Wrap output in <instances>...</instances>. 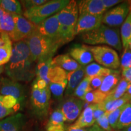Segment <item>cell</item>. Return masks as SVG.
Masks as SVG:
<instances>
[{"mask_svg": "<svg viewBox=\"0 0 131 131\" xmlns=\"http://www.w3.org/2000/svg\"><path fill=\"white\" fill-rule=\"evenodd\" d=\"M35 61L25 40L15 42L10 60L4 71L10 79L17 82H29L36 75Z\"/></svg>", "mask_w": 131, "mask_h": 131, "instance_id": "obj_1", "label": "cell"}, {"mask_svg": "<svg viewBox=\"0 0 131 131\" xmlns=\"http://www.w3.org/2000/svg\"><path fill=\"white\" fill-rule=\"evenodd\" d=\"M25 41L28 45L34 60L38 63L53 58L61 45L48 37L42 35L36 30Z\"/></svg>", "mask_w": 131, "mask_h": 131, "instance_id": "obj_2", "label": "cell"}, {"mask_svg": "<svg viewBox=\"0 0 131 131\" xmlns=\"http://www.w3.org/2000/svg\"><path fill=\"white\" fill-rule=\"evenodd\" d=\"M81 38L83 42L92 46L106 45L118 51L123 49L118 30L103 24L96 29L81 34Z\"/></svg>", "mask_w": 131, "mask_h": 131, "instance_id": "obj_3", "label": "cell"}, {"mask_svg": "<svg viewBox=\"0 0 131 131\" xmlns=\"http://www.w3.org/2000/svg\"><path fill=\"white\" fill-rule=\"evenodd\" d=\"M60 34L63 45L72 40L74 30L79 16L77 1H69L66 6L57 14Z\"/></svg>", "mask_w": 131, "mask_h": 131, "instance_id": "obj_4", "label": "cell"}, {"mask_svg": "<svg viewBox=\"0 0 131 131\" xmlns=\"http://www.w3.org/2000/svg\"><path fill=\"white\" fill-rule=\"evenodd\" d=\"M69 3L68 0L48 1L45 4L24 11L23 15L37 26L45 19L57 14Z\"/></svg>", "mask_w": 131, "mask_h": 131, "instance_id": "obj_5", "label": "cell"}, {"mask_svg": "<svg viewBox=\"0 0 131 131\" xmlns=\"http://www.w3.org/2000/svg\"><path fill=\"white\" fill-rule=\"evenodd\" d=\"M51 93L49 86L40 89L33 83L30 94V105L34 115L37 118L42 119L48 115L50 106Z\"/></svg>", "mask_w": 131, "mask_h": 131, "instance_id": "obj_6", "label": "cell"}, {"mask_svg": "<svg viewBox=\"0 0 131 131\" xmlns=\"http://www.w3.org/2000/svg\"><path fill=\"white\" fill-rule=\"evenodd\" d=\"M85 46L92 54L94 60L98 64L111 69H117L120 66V60L117 52L107 46Z\"/></svg>", "mask_w": 131, "mask_h": 131, "instance_id": "obj_7", "label": "cell"}, {"mask_svg": "<svg viewBox=\"0 0 131 131\" xmlns=\"http://www.w3.org/2000/svg\"><path fill=\"white\" fill-rule=\"evenodd\" d=\"M130 9L129 1H123L103 15L102 24L111 27L122 25L128 15Z\"/></svg>", "mask_w": 131, "mask_h": 131, "instance_id": "obj_8", "label": "cell"}, {"mask_svg": "<svg viewBox=\"0 0 131 131\" xmlns=\"http://www.w3.org/2000/svg\"><path fill=\"white\" fill-rule=\"evenodd\" d=\"M15 23L14 34L11 37L13 41L19 42L25 40L37 30V26L25 17L19 15H13Z\"/></svg>", "mask_w": 131, "mask_h": 131, "instance_id": "obj_9", "label": "cell"}, {"mask_svg": "<svg viewBox=\"0 0 131 131\" xmlns=\"http://www.w3.org/2000/svg\"><path fill=\"white\" fill-rule=\"evenodd\" d=\"M0 94L14 96L19 104L23 103L26 98L24 87L19 82L6 77L0 78Z\"/></svg>", "mask_w": 131, "mask_h": 131, "instance_id": "obj_10", "label": "cell"}, {"mask_svg": "<svg viewBox=\"0 0 131 131\" xmlns=\"http://www.w3.org/2000/svg\"><path fill=\"white\" fill-rule=\"evenodd\" d=\"M37 31L42 35L58 42L61 46L63 45L57 14L45 19L37 25Z\"/></svg>", "mask_w": 131, "mask_h": 131, "instance_id": "obj_11", "label": "cell"}, {"mask_svg": "<svg viewBox=\"0 0 131 131\" xmlns=\"http://www.w3.org/2000/svg\"><path fill=\"white\" fill-rule=\"evenodd\" d=\"M84 106V101L73 96H68L61 103L60 110L63 112L66 122L72 123L80 115Z\"/></svg>", "mask_w": 131, "mask_h": 131, "instance_id": "obj_12", "label": "cell"}, {"mask_svg": "<svg viewBox=\"0 0 131 131\" xmlns=\"http://www.w3.org/2000/svg\"><path fill=\"white\" fill-rule=\"evenodd\" d=\"M103 15H80L74 30V36L90 32L102 24Z\"/></svg>", "mask_w": 131, "mask_h": 131, "instance_id": "obj_13", "label": "cell"}, {"mask_svg": "<svg viewBox=\"0 0 131 131\" xmlns=\"http://www.w3.org/2000/svg\"><path fill=\"white\" fill-rule=\"evenodd\" d=\"M25 117L21 113L12 115L0 120V131H23Z\"/></svg>", "mask_w": 131, "mask_h": 131, "instance_id": "obj_14", "label": "cell"}, {"mask_svg": "<svg viewBox=\"0 0 131 131\" xmlns=\"http://www.w3.org/2000/svg\"><path fill=\"white\" fill-rule=\"evenodd\" d=\"M80 15L88 14L93 15H103L106 10L101 0H82L77 1Z\"/></svg>", "mask_w": 131, "mask_h": 131, "instance_id": "obj_15", "label": "cell"}, {"mask_svg": "<svg viewBox=\"0 0 131 131\" xmlns=\"http://www.w3.org/2000/svg\"><path fill=\"white\" fill-rule=\"evenodd\" d=\"M69 55L81 66H86L92 63L94 57L85 45H75L69 50Z\"/></svg>", "mask_w": 131, "mask_h": 131, "instance_id": "obj_16", "label": "cell"}, {"mask_svg": "<svg viewBox=\"0 0 131 131\" xmlns=\"http://www.w3.org/2000/svg\"><path fill=\"white\" fill-rule=\"evenodd\" d=\"M85 67L86 66H81L77 70L67 72L68 84L65 90L66 96H72L76 88L84 78Z\"/></svg>", "mask_w": 131, "mask_h": 131, "instance_id": "obj_17", "label": "cell"}, {"mask_svg": "<svg viewBox=\"0 0 131 131\" xmlns=\"http://www.w3.org/2000/svg\"><path fill=\"white\" fill-rule=\"evenodd\" d=\"M97 104H89L82 111L77 119L72 126L80 128H89L95 124L94 111Z\"/></svg>", "mask_w": 131, "mask_h": 131, "instance_id": "obj_18", "label": "cell"}, {"mask_svg": "<svg viewBox=\"0 0 131 131\" xmlns=\"http://www.w3.org/2000/svg\"><path fill=\"white\" fill-rule=\"evenodd\" d=\"M52 63L61 68L66 72L77 70L81 66L70 56L69 54H61L52 58Z\"/></svg>", "mask_w": 131, "mask_h": 131, "instance_id": "obj_19", "label": "cell"}, {"mask_svg": "<svg viewBox=\"0 0 131 131\" xmlns=\"http://www.w3.org/2000/svg\"><path fill=\"white\" fill-rule=\"evenodd\" d=\"M115 70L108 69L95 63H92L85 67V77L91 78L96 77H105L114 72Z\"/></svg>", "mask_w": 131, "mask_h": 131, "instance_id": "obj_20", "label": "cell"}, {"mask_svg": "<svg viewBox=\"0 0 131 131\" xmlns=\"http://www.w3.org/2000/svg\"><path fill=\"white\" fill-rule=\"evenodd\" d=\"M122 78L119 73L115 71L104 78L100 88L98 90L107 95L117 86Z\"/></svg>", "mask_w": 131, "mask_h": 131, "instance_id": "obj_21", "label": "cell"}, {"mask_svg": "<svg viewBox=\"0 0 131 131\" xmlns=\"http://www.w3.org/2000/svg\"><path fill=\"white\" fill-rule=\"evenodd\" d=\"M130 99V96L126 94L123 96L118 99L109 101H103L100 104H98V106L104 112H111L127 104Z\"/></svg>", "mask_w": 131, "mask_h": 131, "instance_id": "obj_22", "label": "cell"}, {"mask_svg": "<svg viewBox=\"0 0 131 131\" xmlns=\"http://www.w3.org/2000/svg\"><path fill=\"white\" fill-rule=\"evenodd\" d=\"M129 2L130 4V11L121 27V41L123 48L128 46L131 40V2Z\"/></svg>", "mask_w": 131, "mask_h": 131, "instance_id": "obj_23", "label": "cell"}, {"mask_svg": "<svg viewBox=\"0 0 131 131\" xmlns=\"http://www.w3.org/2000/svg\"><path fill=\"white\" fill-rule=\"evenodd\" d=\"M129 84L126 80L122 78L117 86L107 94L104 101H109L122 98L126 94Z\"/></svg>", "mask_w": 131, "mask_h": 131, "instance_id": "obj_24", "label": "cell"}, {"mask_svg": "<svg viewBox=\"0 0 131 131\" xmlns=\"http://www.w3.org/2000/svg\"><path fill=\"white\" fill-rule=\"evenodd\" d=\"M52 58L45 61H41L38 63L36 66V76L37 78L45 80L47 84L49 85V75L50 70L52 67Z\"/></svg>", "mask_w": 131, "mask_h": 131, "instance_id": "obj_25", "label": "cell"}, {"mask_svg": "<svg viewBox=\"0 0 131 131\" xmlns=\"http://www.w3.org/2000/svg\"><path fill=\"white\" fill-rule=\"evenodd\" d=\"M131 126V104L127 103L118 121L116 130H121Z\"/></svg>", "mask_w": 131, "mask_h": 131, "instance_id": "obj_26", "label": "cell"}, {"mask_svg": "<svg viewBox=\"0 0 131 131\" xmlns=\"http://www.w3.org/2000/svg\"><path fill=\"white\" fill-rule=\"evenodd\" d=\"M0 7L9 14L19 15L23 14L20 1L16 0H0Z\"/></svg>", "mask_w": 131, "mask_h": 131, "instance_id": "obj_27", "label": "cell"}, {"mask_svg": "<svg viewBox=\"0 0 131 131\" xmlns=\"http://www.w3.org/2000/svg\"><path fill=\"white\" fill-rule=\"evenodd\" d=\"M14 29L15 23L13 18V15L6 13L4 18L0 23V34L5 33L11 38L14 34Z\"/></svg>", "mask_w": 131, "mask_h": 131, "instance_id": "obj_28", "label": "cell"}, {"mask_svg": "<svg viewBox=\"0 0 131 131\" xmlns=\"http://www.w3.org/2000/svg\"><path fill=\"white\" fill-rule=\"evenodd\" d=\"M91 79V78L88 77H84L83 80L76 88L72 96L82 100V98L84 97L88 92L93 91L92 88L90 85Z\"/></svg>", "mask_w": 131, "mask_h": 131, "instance_id": "obj_29", "label": "cell"}, {"mask_svg": "<svg viewBox=\"0 0 131 131\" xmlns=\"http://www.w3.org/2000/svg\"><path fill=\"white\" fill-rule=\"evenodd\" d=\"M107 95V94H104L98 90H93L88 92L82 98V100L89 104H98L104 101Z\"/></svg>", "mask_w": 131, "mask_h": 131, "instance_id": "obj_30", "label": "cell"}, {"mask_svg": "<svg viewBox=\"0 0 131 131\" xmlns=\"http://www.w3.org/2000/svg\"><path fill=\"white\" fill-rule=\"evenodd\" d=\"M68 84V80L57 82V83H50L49 84V88L50 89L51 95L55 98H61L63 95V93L66 89Z\"/></svg>", "mask_w": 131, "mask_h": 131, "instance_id": "obj_31", "label": "cell"}, {"mask_svg": "<svg viewBox=\"0 0 131 131\" xmlns=\"http://www.w3.org/2000/svg\"><path fill=\"white\" fill-rule=\"evenodd\" d=\"M126 104H124V106H122V107L118 108L117 109L112 111V112H105L106 115L107 116L108 121H109V125H110L111 128L114 129V130H115L117 122L118 121L119 117H120L121 114L122 113L124 107H125Z\"/></svg>", "mask_w": 131, "mask_h": 131, "instance_id": "obj_32", "label": "cell"}, {"mask_svg": "<svg viewBox=\"0 0 131 131\" xmlns=\"http://www.w3.org/2000/svg\"><path fill=\"white\" fill-rule=\"evenodd\" d=\"M64 121L61 119L49 118L46 126V131H65Z\"/></svg>", "mask_w": 131, "mask_h": 131, "instance_id": "obj_33", "label": "cell"}, {"mask_svg": "<svg viewBox=\"0 0 131 131\" xmlns=\"http://www.w3.org/2000/svg\"><path fill=\"white\" fill-rule=\"evenodd\" d=\"M120 66L122 71L131 68V50L129 46L124 48L120 60Z\"/></svg>", "mask_w": 131, "mask_h": 131, "instance_id": "obj_34", "label": "cell"}, {"mask_svg": "<svg viewBox=\"0 0 131 131\" xmlns=\"http://www.w3.org/2000/svg\"><path fill=\"white\" fill-rule=\"evenodd\" d=\"M0 102L2 104L9 109H15L17 111L16 106L19 105V103L15 98L10 95H0Z\"/></svg>", "mask_w": 131, "mask_h": 131, "instance_id": "obj_35", "label": "cell"}, {"mask_svg": "<svg viewBox=\"0 0 131 131\" xmlns=\"http://www.w3.org/2000/svg\"><path fill=\"white\" fill-rule=\"evenodd\" d=\"M13 46L0 47V66L6 65L10 60Z\"/></svg>", "mask_w": 131, "mask_h": 131, "instance_id": "obj_36", "label": "cell"}, {"mask_svg": "<svg viewBox=\"0 0 131 131\" xmlns=\"http://www.w3.org/2000/svg\"><path fill=\"white\" fill-rule=\"evenodd\" d=\"M95 123L98 124L104 131H114V129L111 128L109 125V121H108L107 117L105 113L96 119Z\"/></svg>", "mask_w": 131, "mask_h": 131, "instance_id": "obj_37", "label": "cell"}, {"mask_svg": "<svg viewBox=\"0 0 131 131\" xmlns=\"http://www.w3.org/2000/svg\"><path fill=\"white\" fill-rule=\"evenodd\" d=\"M47 1H48L46 0H27V1H21V2L23 5L26 11L45 4Z\"/></svg>", "mask_w": 131, "mask_h": 131, "instance_id": "obj_38", "label": "cell"}, {"mask_svg": "<svg viewBox=\"0 0 131 131\" xmlns=\"http://www.w3.org/2000/svg\"><path fill=\"white\" fill-rule=\"evenodd\" d=\"M13 46L12 41L7 34L3 33L0 36V47Z\"/></svg>", "mask_w": 131, "mask_h": 131, "instance_id": "obj_39", "label": "cell"}, {"mask_svg": "<svg viewBox=\"0 0 131 131\" xmlns=\"http://www.w3.org/2000/svg\"><path fill=\"white\" fill-rule=\"evenodd\" d=\"M16 111L15 109H7L3 105L2 103L0 102V120L7 117L8 116L12 115Z\"/></svg>", "mask_w": 131, "mask_h": 131, "instance_id": "obj_40", "label": "cell"}, {"mask_svg": "<svg viewBox=\"0 0 131 131\" xmlns=\"http://www.w3.org/2000/svg\"><path fill=\"white\" fill-rule=\"evenodd\" d=\"M104 78L103 77H96L92 78L90 85L93 90H98L100 88Z\"/></svg>", "mask_w": 131, "mask_h": 131, "instance_id": "obj_41", "label": "cell"}, {"mask_svg": "<svg viewBox=\"0 0 131 131\" xmlns=\"http://www.w3.org/2000/svg\"><path fill=\"white\" fill-rule=\"evenodd\" d=\"M104 7L106 10H107L110 7L115 6L119 3H122L123 1L120 0H101Z\"/></svg>", "mask_w": 131, "mask_h": 131, "instance_id": "obj_42", "label": "cell"}, {"mask_svg": "<svg viewBox=\"0 0 131 131\" xmlns=\"http://www.w3.org/2000/svg\"><path fill=\"white\" fill-rule=\"evenodd\" d=\"M34 83L36 84V86H37V88L40 89H43L45 88L48 86V84H47V83L45 80L40 79V78H36L35 80L34 81Z\"/></svg>", "mask_w": 131, "mask_h": 131, "instance_id": "obj_43", "label": "cell"}, {"mask_svg": "<svg viewBox=\"0 0 131 131\" xmlns=\"http://www.w3.org/2000/svg\"><path fill=\"white\" fill-rule=\"evenodd\" d=\"M122 76V78H124L128 83L131 84V68L127 70H123Z\"/></svg>", "mask_w": 131, "mask_h": 131, "instance_id": "obj_44", "label": "cell"}, {"mask_svg": "<svg viewBox=\"0 0 131 131\" xmlns=\"http://www.w3.org/2000/svg\"><path fill=\"white\" fill-rule=\"evenodd\" d=\"M67 131H89V128H80L73 127L71 125L67 129Z\"/></svg>", "mask_w": 131, "mask_h": 131, "instance_id": "obj_45", "label": "cell"}, {"mask_svg": "<svg viewBox=\"0 0 131 131\" xmlns=\"http://www.w3.org/2000/svg\"><path fill=\"white\" fill-rule=\"evenodd\" d=\"M89 131H104L103 129L101 128L98 124H96V123L94 124L92 126L89 127Z\"/></svg>", "mask_w": 131, "mask_h": 131, "instance_id": "obj_46", "label": "cell"}, {"mask_svg": "<svg viewBox=\"0 0 131 131\" xmlns=\"http://www.w3.org/2000/svg\"><path fill=\"white\" fill-rule=\"evenodd\" d=\"M6 12H5V11L3 10L2 8L0 7V23L2 21V20L4 18V16L6 15Z\"/></svg>", "mask_w": 131, "mask_h": 131, "instance_id": "obj_47", "label": "cell"}, {"mask_svg": "<svg viewBox=\"0 0 131 131\" xmlns=\"http://www.w3.org/2000/svg\"><path fill=\"white\" fill-rule=\"evenodd\" d=\"M127 95H128L129 96H130L131 97V84L129 83L128 87H127V91L126 93Z\"/></svg>", "mask_w": 131, "mask_h": 131, "instance_id": "obj_48", "label": "cell"}, {"mask_svg": "<svg viewBox=\"0 0 131 131\" xmlns=\"http://www.w3.org/2000/svg\"><path fill=\"white\" fill-rule=\"evenodd\" d=\"M4 68L3 66H0V75L2 73V72L3 71H4Z\"/></svg>", "mask_w": 131, "mask_h": 131, "instance_id": "obj_49", "label": "cell"}, {"mask_svg": "<svg viewBox=\"0 0 131 131\" xmlns=\"http://www.w3.org/2000/svg\"><path fill=\"white\" fill-rule=\"evenodd\" d=\"M117 131H131V126L127 127V128H126V129H123V130H117Z\"/></svg>", "mask_w": 131, "mask_h": 131, "instance_id": "obj_50", "label": "cell"}, {"mask_svg": "<svg viewBox=\"0 0 131 131\" xmlns=\"http://www.w3.org/2000/svg\"><path fill=\"white\" fill-rule=\"evenodd\" d=\"M129 47H130V50H131V40H130V42H129Z\"/></svg>", "mask_w": 131, "mask_h": 131, "instance_id": "obj_51", "label": "cell"}, {"mask_svg": "<svg viewBox=\"0 0 131 131\" xmlns=\"http://www.w3.org/2000/svg\"><path fill=\"white\" fill-rule=\"evenodd\" d=\"M34 131H40V130H38V129H36L35 130H34Z\"/></svg>", "mask_w": 131, "mask_h": 131, "instance_id": "obj_52", "label": "cell"}, {"mask_svg": "<svg viewBox=\"0 0 131 131\" xmlns=\"http://www.w3.org/2000/svg\"><path fill=\"white\" fill-rule=\"evenodd\" d=\"M129 103H130V104H131V99H130V101H129Z\"/></svg>", "mask_w": 131, "mask_h": 131, "instance_id": "obj_53", "label": "cell"}]
</instances>
